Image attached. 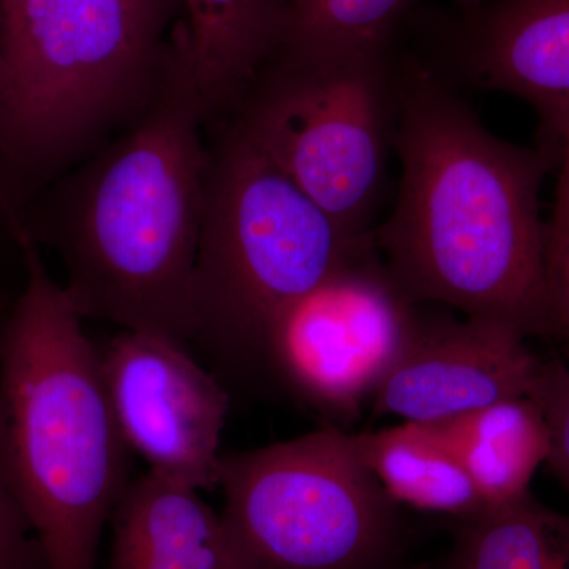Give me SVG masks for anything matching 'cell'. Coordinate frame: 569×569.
Here are the masks:
<instances>
[{
    "label": "cell",
    "mask_w": 569,
    "mask_h": 569,
    "mask_svg": "<svg viewBox=\"0 0 569 569\" xmlns=\"http://www.w3.org/2000/svg\"><path fill=\"white\" fill-rule=\"evenodd\" d=\"M392 148L399 194L373 242L406 293L526 339L563 336L550 307L539 216L549 149L490 133L448 78L418 59L397 63Z\"/></svg>",
    "instance_id": "cell-1"
},
{
    "label": "cell",
    "mask_w": 569,
    "mask_h": 569,
    "mask_svg": "<svg viewBox=\"0 0 569 569\" xmlns=\"http://www.w3.org/2000/svg\"><path fill=\"white\" fill-rule=\"evenodd\" d=\"M208 126L181 44L140 118L41 194L20 233L58 252L84 318L193 342Z\"/></svg>",
    "instance_id": "cell-2"
},
{
    "label": "cell",
    "mask_w": 569,
    "mask_h": 569,
    "mask_svg": "<svg viewBox=\"0 0 569 569\" xmlns=\"http://www.w3.org/2000/svg\"><path fill=\"white\" fill-rule=\"evenodd\" d=\"M26 283L0 331V473L50 569H96L130 485L132 452L104 387L100 348L29 236Z\"/></svg>",
    "instance_id": "cell-3"
},
{
    "label": "cell",
    "mask_w": 569,
    "mask_h": 569,
    "mask_svg": "<svg viewBox=\"0 0 569 569\" xmlns=\"http://www.w3.org/2000/svg\"><path fill=\"white\" fill-rule=\"evenodd\" d=\"M164 28L138 0H0V220L11 238L52 183L151 104Z\"/></svg>",
    "instance_id": "cell-4"
},
{
    "label": "cell",
    "mask_w": 569,
    "mask_h": 569,
    "mask_svg": "<svg viewBox=\"0 0 569 569\" xmlns=\"http://www.w3.org/2000/svg\"><path fill=\"white\" fill-rule=\"evenodd\" d=\"M209 149L193 276V342L236 377H264L288 306L376 247L329 216L230 119Z\"/></svg>",
    "instance_id": "cell-5"
},
{
    "label": "cell",
    "mask_w": 569,
    "mask_h": 569,
    "mask_svg": "<svg viewBox=\"0 0 569 569\" xmlns=\"http://www.w3.org/2000/svg\"><path fill=\"white\" fill-rule=\"evenodd\" d=\"M219 488L247 569H383L399 548L397 503L339 427L222 456Z\"/></svg>",
    "instance_id": "cell-6"
},
{
    "label": "cell",
    "mask_w": 569,
    "mask_h": 569,
    "mask_svg": "<svg viewBox=\"0 0 569 569\" xmlns=\"http://www.w3.org/2000/svg\"><path fill=\"white\" fill-rule=\"evenodd\" d=\"M397 63L392 47L271 62L230 119L329 216L367 233L395 141Z\"/></svg>",
    "instance_id": "cell-7"
},
{
    "label": "cell",
    "mask_w": 569,
    "mask_h": 569,
    "mask_svg": "<svg viewBox=\"0 0 569 569\" xmlns=\"http://www.w3.org/2000/svg\"><path fill=\"white\" fill-rule=\"evenodd\" d=\"M417 302L377 247L280 313L264 347V377L326 417H353L417 331Z\"/></svg>",
    "instance_id": "cell-8"
},
{
    "label": "cell",
    "mask_w": 569,
    "mask_h": 569,
    "mask_svg": "<svg viewBox=\"0 0 569 569\" xmlns=\"http://www.w3.org/2000/svg\"><path fill=\"white\" fill-rule=\"evenodd\" d=\"M119 432L152 473L197 490L219 488L220 437L230 410L222 381L186 343L122 329L100 350Z\"/></svg>",
    "instance_id": "cell-9"
},
{
    "label": "cell",
    "mask_w": 569,
    "mask_h": 569,
    "mask_svg": "<svg viewBox=\"0 0 569 569\" xmlns=\"http://www.w3.org/2000/svg\"><path fill=\"white\" fill-rule=\"evenodd\" d=\"M493 321L419 318L410 343L372 397L376 417L440 422L529 396L541 358Z\"/></svg>",
    "instance_id": "cell-10"
},
{
    "label": "cell",
    "mask_w": 569,
    "mask_h": 569,
    "mask_svg": "<svg viewBox=\"0 0 569 569\" xmlns=\"http://www.w3.org/2000/svg\"><path fill=\"white\" fill-rule=\"evenodd\" d=\"M467 80L538 111L552 142L569 127V0H486L455 47Z\"/></svg>",
    "instance_id": "cell-11"
},
{
    "label": "cell",
    "mask_w": 569,
    "mask_h": 569,
    "mask_svg": "<svg viewBox=\"0 0 569 569\" xmlns=\"http://www.w3.org/2000/svg\"><path fill=\"white\" fill-rule=\"evenodd\" d=\"M201 490L146 471L112 512L108 569H247Z\"/></svg>",
    "instance_id": "cell-12"
},
{
    "label": "cell",
    "mask_w": 569,
    "mask_h": 569,
    "mask_svg": "<svg viewBox=\"0 0 569 569\" xmlns=\"http://www.w3.org/2000/svg\"><path fill=\"white\" fill-rule=\"evenodd\" d=\"M181 44L206 122H224L238 110L287 32V0H178Z\"/></svg>",
    "instance_id": "cell-13"
},
{
    "label": "cell",
    "mask_w": 569,
    "mask_h": 569,
    "mask_svg": "<svg viewBox=\"0 0 569 569\" xmlns=\"http://www.w3.org/2000/svg\"><path fill=\"white\" fill-rule=\"evenodd\" d=\"M427 425L456 452L486 508L527 496L538 468L549 460L548 421L531 396Z\"/></svg>",
    "instance_id": "cell-14"
},
{
    "label": "cell",
    "mask_w": 569,
    "mask_h": 569,
    "mask_svg": "<svg viewBox=\"0 0 569 569\" xmlns=\"http://www.w3.org/2000/svg\"><path fill=\"white\" fill-rule=\"evenodd\" d=\"M359 459L397 505L470 518L486 508L466 467L436 430L421 422L351 433Z\"/></svg>",
    "instance_id": "cell-15"
},
{
    "label": "cell",
    "mask_w": 569,
    "mask_h": 569,
    "mask_svg": "<svg viewBox=\"0 0 569 569\" xmlns=\"http://www.w3.org/2000/svg\"><path fill=\"white\" fill-rule=\"evenodd\" d=\"M452 569H569V516L527 496L460 519Z\"/></svg>",
    "instance_id": "cell-16"
},
{
    "label": "cell",
    "mask_w": 569,
    "mask_h": 569,
    "mask_svg": "<svg viewBox=\"0 0 569 569\" xmlns=\"http://www.w3.org/2000/svg\"><path fill=\"white\" fill-rule=\"evenodd\" d=\"M408 2L287 0V32L272 62H325L392 47Z\"/></svg>",
    "instance_id": "cell-17"
},
{
    "label": "cell",
    "mask_w": 569,
    "mask_h": 569,
    "mask_svg": "<svg viewBox=\"0 0 569 569\" xmlns=\"http://www.w3.org/2000/svg\"><path fill=\"white\" fill-rule=\"evenodd\" d=\"M548 421L550 456L548 463L569 493V366L563 359L539 362L530 395Z\"/></svg>",
    "instance_id": "cell-18"
},
{
    "label": "cell",
    "mask_w": 569,
    "mask_h": 569,
    "mask_svg": "<svg viewBox=\"0 0 569 569\" xmlns=\"http://www.w3.org/2000/svg\"><path fill=\"white\" fill-rule=\"evenodd\" d=\"M0 569H50L39 538L0 473Z\"/></svg>",
    "instance_id": "cell-19"
},
{
    "label": "cell",
    "mask_w": 569,
    "mask_h": 569,
    "mask_svg": "<svg viewBox=\"0 0 569 569\" xmlns=\"http://www.w3.org/2000/svg\"><path fill=\"white\" fill-rule=\"evenodd\" d=\"M546 277L553 316L569 335V233H546Z\"/></svg>",
    "instance_id": "cell-20"
},
{
    "label": "cell",
    "mask_w": 569,
    "mask_h": 569,
    "mask_svg": "<svg viewBox=\"0 0 569 569\" xmlns=\"http://www.w3.org/2000/svg\"><path fill=\"white\" fill-rule=\"evenodd\" d=\"M553 148L559 149L561 156V170L559 186H557L556 206L552 219L546 224L548 234L569 233V127L552 141Z\"/></svg>",
    "instance_id": "cell-21"
},
{
    "label": "cell",
    "mask_w": 569,
    "mask_h": 569,
    "mask_svg": "<svg viewBox=\"0 0 569 569\" xmlns=\"http://www.w3.org/2000/svg\"><path fill=\"white\" fill-rule=\"evenodd\" d=\"M138 2H140L149 13L153 14L157 20L164 22V24H168L174 9H178V0H138Z\"/></svg>",
    "instance_id": "cell-22"
},
{
    "label": "cell",
    "mask_w": 569,
    "mask_h": 569,
    "mask_svg": "<svg viewBox=\"0 0 569 569\" xmlns=\"http://www.w3.org/2000/svg\"><path fill=\"white\" fill-rule=\"evenodd\" d=\"M485 2L486 0H456L459 9L462 10L466 14L473 13V11L478 10L479 7H481Z\"/></svg>",
    "instance_id": "cell-23"
}]
</instances>
